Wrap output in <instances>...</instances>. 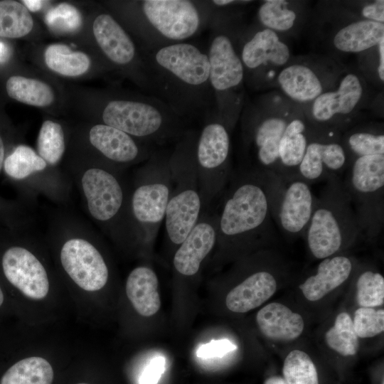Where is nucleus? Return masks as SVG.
<instances>
[{
    "mask_svg": "<svg viewBox=\"0 0 384 384\" xmlns=\"http://www.w3.org/2000/svg\"><path fill=\"white\" fill-rule=\"evenodd\" d=\"M348 164L349 159L341 143V134L317 129L312 126L297 176L311 185L333 177H341Z\"/></svg>",
    "mask_w": 384,
    "mask_h": 384,
    "instance_id": "17",
    "label": "nucleus"
},
{
    "mask_svg": "<svg viewBox=\"0 0 384 384\" xmlns=\"http://www.w3.org/2000/svg\"><path fill=\"white\" fill-rule=\"evenodd\" d=\"M302 237L318 260L336 255L363 238L341 176L326 181Z\"/></svg>",
    "mask_w": 384,
    "mask_h": 384,
    "instance_id": "6",
    "label": "nucleus"
},
{
    "mask_svg": "<svg viewBox=\"0 0 384 384\" xmlns=\"http://www.w3.org/2000/svg\"><path fill=\"white\" fill-rule=\"evenodd\" d=\"M218 213L214 206L203 210L184 240L176 248L173 267L183 279L197 276L206 258L215 249L217 240Z\"/></svg>",
    "mask_w": 384,
    "mask_h": 384,
    "instance_id": "20",
    "label": "nucleus"
},
{
    "mask_svg": "<svg viewBox=\"0 0 384 384\" xmlns=\"http://www.w3.org/2000/svg\"><path fill=\"white\" fill-rule=\"evenodd\" d=\"M196 130L188 129L175 143L169 164L172 187L164 217L166 238L176 248L203 212L195 156Z\"/></svg>",
    "mask_w": 384,
    "mask_h": 384,
    "instance_id": "7",
    "label": "nucleus"
},
{
    "mask_svg": "<svg viewBox=\"0 0 384 384\" xmlns=\"http://www.w3.org/2000/svg\"><path fill=\"white\" fill-rule=\"evenodd\" d=\"M134 4L142 51L188 41L208 28L213 14L210 1L143 0Z\"/></svg>",
    "mask_w": 384,
    "mask_h": 384,
    "instance_id": "5",
    "label": "nucleus"
},
{
    "mask_svg": "<svg viewBox=\"0 0 384 384\" xmlns=\"http://www.w3.org/2000/svg\"><path fill=\"white\" fill-rule=\"evenodd\" d=\"M356 301L361 307L378 306L384 302V278L378 272L363 270L356 282Z\"/></svg>",
    "mask_w": 384,
    "mask_h": 384,
    "instance_id": "38",
    "label": "nucleus"
},
{
    "mask_svg": "<svg viewBox=\"0 0 384 384\" xmlns=\"http://www.w3.org/2000/svg\"><path fill=\"white\" fill-rule=\"evenodd\" d=\"M341 177L363 237L375 240L384 227V154L351 159Z\"/></svg>",
    "mask_w": 384,
    "mask_h": 384,
    "instance_id": "13",
    "label": "nucleus"
},
{
    "mask_svg": "<svg viewBox=\"0 0 384 384\" xmlns=\"http://www.w3.org/2000/svg\"><path fill=\"white\" fill-rule=\"evenodd\" d=\"M311 14L306 1L265 0L257 8L255 24L286 38L296 36L309 26Z\"/></svg>",
    "mask_w": 384,
    "mask_h": 384,
    "instance_id": "23",
    "label": "nucleus"
},
{
    "mask_svg": "<svg viewBox=\"0 0 384 384\" xmlns=\"http://www.w3.org/2000/svg\"><path fill=\"white\" fill-rule=\"evenodd\" d=\"M89 139L108 161L116 165L146 161L155 150L154 147L105 124L94 125L90 130Z\"/></svg>",
    "mask_w": 384,
    "mask_h": 384,
    "instance_id": "22",
    "label": "nucleus"
},
{
    "mask_svg": "<svg viewBox=\"0 0 384 384\" xmlns=\"http://www.w3.org/2000/svg\"><path fill=\"white\" fill-rule=\"evenodd\" d=\"M341 4L353 15L369 21L384 23V1H345Z\"/></svg>",
    "mask_w": 384,
    "mask_h": 384,
    "instance_id": "42",
    "label": "nucleus"
},
{
    "mask_svg": "<svg viewBox=\"0 0 384 384\" xmlns=\"http://www.w3.org/2000/svg\"><path fill=\"white\" fill-rule=\"evenodd\" d=\"M160 367L159 365L150 366L146 370L144 371L142 378V384H154L156 383L160 375Z\"/></svg>",
    "mask_w": 384,
    "mask_h": 384,
    "instance_id": "43",
    "label": "nucleus"
},
{
    "mask_svg": "<svg viewBox=\"0 0 384 384\" xmlns=\"http://www.w3.org/2000/svg\"><path fill=\"white\" fill-rule=\"evenodd\" d=\"M213 9L206 50L215 112L234 129L245 101V70L237 43L242 11Z\"/></svg>",
    "mask_w": 384,
    "mask_h": 384,
    "instance_id": "3",
    "label": "nucleus"
},
{
    "mask_svg": "<svg viewBox=\"0 0 384 384\" xmlns=\"http://www.w3.org/2000/svg\"><path fill=\"white\" fill-rule=\"evenodd\" d=\"M171 152L154 150L138 170L130 195V210L139 245L151 247L164 222L172 181Z\"/></svg>",
    "mask_w": 384,
    "mask_h": 384,
    "instance_id": "9",
    "label": "nucleus"
},
{
    "mask_svg": "<svg viewBox=\"0 0 384 384\" xmlns=\"http://www.w3.org/2000/svg\"><path fill=\"white\" fill-rule=\"evenodd\" d=\"M23 5L27 8V9L31 11H37L40 10L45 2L44 1L40 0H23Z\"/></svg>",
    "mask_w": 384,
    "mask_h": 384,
    "instance_id": "44",
    "label": "nucleus"
},
{
    "mask_svg": "<svg viewBox=\"0 0 384 384\" xmlns=\"http://www.w3.org/2000/svg\"><path fill=\"white\" fill-rule=\"evenodd\" d=\"M95 41L105 57L122 68H132L149 91L144 64L141 53L122 26L110 14H100L94 20Z\"/></svg>",
    "mask_w": 384,
    "mask_h": 384,
    "instance_id": "21",
    "label": "nucleus"
},
{
    "mask_svg": "<svg viewBox=\"0 0 384 384\" xmlns=\"http://www.w3.org/2000/svg\"><path fill=\"white\" fill-rule=\"evenodd\" d=\"M328 346L343 356L355 355L359 348L353 320L346 312L338 314L334 324L325 334Z\"/></svg>",
    "mask_w": 384,
    "mask_h": 384,
    "instance_id": "35",
    "label": "nucleus"
},
{
    "mask_svg": "<svg viewBox=\"0 0 384 384\" xmlns=\"http://www.w3.org/2000/svg\"><path fill=\"white\" fill-rule=\"evenodd\" d=\"M6 88L10 97L31 106L46 107L52 104L55 98L48 84L34 78L11 76L6 82Z\"/></svg>",
    "mask_w": 384,
    "mask_h": 384,
    "instance_id": "32",
    "label": "nucleus"
},
{
    "mask_svg": "<svg viewBox=\"0 0 384 384\" xmlns=\"http://www.w3.org/2000/svg\"><path fill=\"white\" fill-rule=\"evenodd\" d=\"M45 63L53 72L68 77H76L85 73L90 68L89 56L80 51H73L61 43L50 44L44 53Z\"/></svg>",
    "mask_w": 384,
    "mask_h": 384,
    "instance_id": "31",
    "label": "nucleus"
},
{
    "mask_svg": "<svg viewBox=\"0 0 384 384\" xmlns=\"http://www.w3.org/2000/svg\"><path fill=\"white\" fill-rule=\"evenodd\" d=\"M341 143L349 161L357 157L384 154L383 123L359 122L341 134Z\"/></svg>",
    "mask_w": 384,
    "mask_h": 384,
    "instance_id": "29",
    "label": "nucleus"
},
{
    "mask_svg": "<svg viewBox=\"0 0 384 384\" xmlns=\"http://www.w3.org/2000/svg\"><path fill=\"white\" fill-rule=\"evenodd\" d=\"M277 280L265 268L249 270L242 280L233 287L225 298L227 308L235 313H245L267 301L276 292Z\"/></svg>",
    "mask_w": 384,
    "mask_h": 384,
    "instance_id": "24",
    "label": "nucleus"
},
{
    "mask_svg": "<svg viewBox=\"0 0 384 384\" xmlns=\"http://www.w3.org/2000/svg\"><path fill=\"white\" fill-rule=\"evenodd\" d=\"M287 384H319L316 368L304 351L293 350L286 356L282 368Z\"/></svg>",
    "mask_w": 384,
    "mask_h": 384,
    "instance_id": "37",
    "label": "nucleus"
},
{
    "mask_svg": "<svg viewBox=\"0 0 384 384\" xmlns=\"http://www.w3.org/2000/svg\"><path fill=\"white\" fill-rule=\"evenodd\" d=\"M78 384H87V383H78Z\"/></svg>",
    "mask_w": 384,
    "mask_h": 384,
    "instance_id": "48",
    "label": "nucleus"
},
{
    "mask_svg": "<svg viewBox=\"0 0 384 384\" xmlns=\"http://www.w3.org/2000/svg\"><path fill=\"white\" fill-rule=\"evenodd\" d=\"M300 106L279 91L245 98L240 117L243 165L259 174L278 173V147L284 131Z\"/></svg>",
    "mask_w": 384,
    "mask_h": 384,
    "instance_id": "4",
    "label": "nucleus"
},
{
    "mask_svg": "<svg viewBox=\"0 0 384 384\" xmlns=\"http://www.w3.org/2000/svg\"><path fill=\"white\" fill-rule=\"evenodd\" d=\"M237 43L245 84L254 90L275 88L279 73L293 57L287 38L255 23L242 24Z\"/></svg>",
    "mask_w": 384,
    "mask_h": 384,
    "instance_id": "14",
    "label": "nucleus"
},
{
    "mask_svg": "<svg viewBox=\"0 0 384 384\" xmlns=\"http://www.w3.org/2000/svg\"><path fill=\"white\" fill-rule=\"evenodd\" d=\"M309 25L315 26L316 39L324 48L322 55L338 61L341 55H359L384 38L383 23L359 18L341 1L319 3L312 11Z\"/></svg>",
    "mask_w": 384,
    "mask_h": 384,
    "instance_id": "10",
    "label": "nucleus"
},
{
    "mask_svg": "<svg viewBox=\"0 0 384 384\" xmlns=\"http://www.w3.org/2000/svg\"><path fill=\"white\" fill-rule=\"evenodd\" d=\"M260 175L274 223L289 239L302 237L316 198L311 185L298 176L283 177L273 173Z\"/></svg>",
    "mask_w": 384,
    "mask_h": 384,
    "instance_id": "15",
    "label": "nucleus"
},
{
    "mask_svg": "<svg viewBox=\"0 0 384 384\" xmlns=\"http://www.w3.org/2000/svg\"><path fill=\"white\" fill-rule=\"evenodd\" d=\"M374 97L358 70L346 66L333 87L300 107L314 128L342 134L365 121L364 112L371 108Z\"/></svg>",
    "mask_w": 384,
    "mask_h": 384,
    "instance_id": "8",
    "label": "nucleus"
},
{
    "mask_svg": "<svg viewBox=\"0 0 384 384\" xmlns=\"http://www.w3.org/2000/svg\"><path fill=\"white\" fill-rule=\"evenodd\" d=\"M353 324L358 337L375 336L384 331V310L360 307L355 311Z\"/></svg>",
    "mask_w": 384,
    "mask_h": 384,
    "instance_id": "41",
    "label": "nucleus"
},
{
    "mask_svg": "<svg viewBox=\"0 0 384 384\" xmlns=\"http://www.w3.org/2000/svg\"><path fill=\"white\" fill-rule=\"evenodd\" d=\"M264 384H287L284 380L277 375H272L269 378H267Z\"/></svg>",
    "mask_w": 384,
    "mask_h": 384,
    "instance_id": "45",
    "label": "nucleus"
},
{
    "mask_svg": "<svg viewBox=\"0 0 384 384\" xmlns=\"http://www.w3.org/2000/svg\"><path fill=\"white\" fill-rule=\"evenodd\" d=\"M141 54L151 95L188 122L215 110L206 49L183 41Z\"/></svg>",
    "mask_w": 384,
    "mask_h": 384,
    "instance_id": "1",
    "label": "nucleus"
},
{
    "mask_svg": "<svg viewBox=\"0 0 384 384\" xmlns=\"http://www.w3.org/2000/svg\"><path fill=\"white\" fill-rule=\"evenodd\" d=\"M126 294L136 311L149 317L156 314L161 307L158 277L151 267L139 266L129 274Z\"/></svg>",
    "mask_w": 384,
    "mask_h": 384,
    "instance_id": "28",
    "label": "nucleus"
},
{
    "mask_svg": "<svg viewBox=\"0 0 384 384\" xmlns=\"http://www.w3.org/2000/svg\"><path fill=\"white\" fill-rule=\"evenodd\" d=\"M81 186L91 216L120 240L139 245L130 210L131 191L118 174L107 167H92L81 178Z\"/></svg>",
    "mask_w": 384,
    "mask_h": 384,
    "instance_id": "12",
    "label": "nucleus"
},
{
    "mask_svg": "<svg viewBox=\"0 0 384 384\" xmlns=\"http://www.w3.org/2000/svg\"></svg>",
    "mask_w": 384,
    "mask_h": 384,
    "instance_id": "50",
    "label": "nucleus"
},
{
    "mask_svg": "<svg viewBox=\"0 0 384 384\" xmlns=\"http://www.w3.org/2000/svg\"><path fill=\"white\" fill-rule=\"evenodd\" d=\"M48 26L60 33H72L78 30L82 25V16L73 5L62 3L50 9L46 16Z\"/></svg>",
    "mask_w": 384,
    "mask_h": 384,
    "instance_id": "40",
    "label": "nucleus"
},
{
    "mask_svg": "<svg viewBox=\"0 0 384 384\" xmlns=\"http://www.w3.org/2000/svg\"><path fill=\"white\" fill-rule=\"evenodd\" d=\"M382 384H384V382H383V381H382Z\"/></svg>",
    "mask_w": 384,
    "mask_h": 384,
    "instance_id": "49",
    "label": "nucleus"
},
{
    "mask_svg": "<svg viewBox=\"0 0 384 384\" xmlns=\"http://www.w3.org/2000/svg\"><path fill=\"white\" fill-rule=\"evenodd\" d=\"M312 126L300 107L289 119L278 147V173L283 177L297 176L304 156Z\"/></svg>",
    "mask_w": 384,
    "mask_h": 384,
    "instance_id": "25",
    "label": "nucleus"
},
{
    "mask_svg": "<svg viewBox=\"0 0 384 384\" xmlns=\"http://www.w3.org/2000/svg\"><path fill=\"white\" fill-rule=\"evenodd\" d=\"M6 301L5 294L1 284H0V309L4 307Z\"/></svg>",
    "mask_w": 384,
    "mask_h": 384,
    "instance_id": "47",
    "label": "nucleus"
},
{
    "mask_svg": "<svg viewBox=\"0 0 384 384\" xmlns=\"http://www.w3.org/2000/svg\"><path fill=\"white\" fill-rule=\"evenodd\" d=\"M216 211V245L220 256L251 250L276 233L264 178L243 169L233 171L220 196Z\"/></svg>",
    "mask_w": 384,
    "mask_h": 384,
    "instance_id": "2",
    "label": "nucleus"
},
{
    "mask_svg": "<svg viewBox=\"0 0 384 384\" xmlns=\"http://www.w3.org/2000/svg\"><path fill=\"white\" fill-rule=\"evenodd\" d=\"M196 130L195 156L203 210L214 206L233 172L231 135L233 129L214 111L203 119Z\"/></svg>",
    "mask_w": 384,
    "mask_h": 384,
    "instance_id": "11",
    "label": "nucleus"
},
{
    "mask_svg": "<svg viewBox=\"0 0 384 384\" xmlns=\"http://www.w3.org/2000/svg\"><path fill=\"white\" fill-rule=\"evenodd\" d=\"M345 68L341 62L322 54L293 55L279 73L275 88L302 107L333 87Z\"/></svg>",
    "mask_w": 384,
    "mask_h": 384,
    "instance_id": "16",
    "label": "nucleus"
},
{
    "mask_svg": "<svg viewBox=\"0 0 384 384\" xmlns=\"http://www.w3.org/2000/svg\"><path fill=\"white\" fill-rule=\"evenodd\" d=\"M0 270L6 282L26 297L42 299L48 293L49 280L45 267L23 246L11 245L2 250Z\"/></svg>",
    "mask_w": 384,
    "mask_h": 384,
    "instance_id": "18",
    "label": "nucleus"
},
{
    "mask_svg": "<svg viewBox=\"0 0 384 384\" xmlns=\"http://www.w3.org/2000/svg\"><path fill=\"white\" fill-rule=\"evenodd\" d=\"M358 71L368 84L383 87L384 82V38L358 55Z\"/></svg>",
    "mask_w": 384,
    "mask_h": 384,
    "instance_id": "39",
    "label": "nucleus"
},
{
    "mask_svg": "<svg viewBox=\"0 0 384 384\" xmlns=\"http://www.w3.org/2000/svg\"><path fill=\"white\" fill-rule=\"evenodd\" d=\"M33 26V18L22 3L0 1V37L21 38L28 34Z\"/></svg>",
    "mask_w": 384,
    "mask_h": 384,
    "instance_id": "33",
    "label": "nucleus"
},
{
    "mask_svg": "<svg viewBox=\"0 0 384 384\" xmlns=\"http://www.w3.org/2000/svg\"><path fill=\"white\" fill-rule=\"evenodd\" d=\"M53 370L45 358L33 356L9 365L0 374V384H52Z\"/></svg>",
    "mask_w": 384,
    "mask_h": 384,
    "instance_id": "30",
    "label": "nucleus"
},
{
    "mask_svg": "<svg viewBox=\"0 0 384 384\" xmlns=\"http://www.w3.org/2000/svg\"><path fill=\"white\" fill-rule=\"evenodd\" d=\"M257 324L264 336L274 341H291L303 332L302 316L287 306L272 302L263 306L256 315Z\"/></svg>",
    "mask_w": 384,
    "mask_h": 384,
    "instance_id": "27",
    "label": "nucleus"
},
{
    "mask_svg": "<svg viewBox=\"0 0 384 384\" xmlns=\"http://www.w3.org/2000/svg\"><path fill=\"white\" fill-rule=\"evenodd\" d=\"M61 265L81 289L95 292L102 289L109 279V268L97 248L82 238H72L63 245Z\"/></svg>",
    "mask_w": 384,
    "mask_h": 384,
    "instance_id": "19",
    "label": "nucleus"
},
{
    "mask_svg": "<svg viewBox=\"0 0 384 384\" xmlns=\"http://www.w3.org/2000/svg\"><path fill=\"white\" fill-rule=\"evenodd\" d=\"M5 160V149L4 144L1 137L0 136V173L3 169L4 162Z\"/></svg>",
    "mask_w": 384,
    "mask_h": 384,
    "instance_id": "46",
    "label": "nucleus"
},
{
    "mask_svg": "<svg viewBox=\"0 0 384 384\" xmlns=\"http://www.w3.org/2000/svg\"><path fill=\"white\" fill-rule=\"evenodd\" d=\"M65 149V136L61 125L51 120L45 121L37 138L38 154L47 164L54 166L60 161Z\"/></svg>",
    "mask_w": 384,
    "mask_h": 384,
    "instance_id": "36",
    "label": "nucleus"
},
{
    "mask_svg": "<svg viewBox=\"0 0 384 384\" xmlns=\"http://www.w3.org/2000/svg\"><path fill=\"white\" fill-rule=\"evenodd\" d=\"M353 269L352 260L342 255L323 259L315 274L306 277L299 289L309 301H318L343 284Z\"/></svg>",
    "mask_w": 384,
    "mask_h": 384,
    "instance_id": "26",
    "label": "nucleus"
},
{
    "mask_svg": "<svg viewBox=\"0 0 384 384\" xmlns=\"http://www.w3.org/2000/svg\"><path fill=\"white\" fill-rule=\"evenodd\" d=\"M47 163L30 146L18 145L5 158L3 169L14 180H23L34 173L43 171Z\"/></svg>",
    "mask_w": 384,
    "mask_h": 384,
    "instance_id": "34",
    "label": "nucleus"
}]
</instances>
